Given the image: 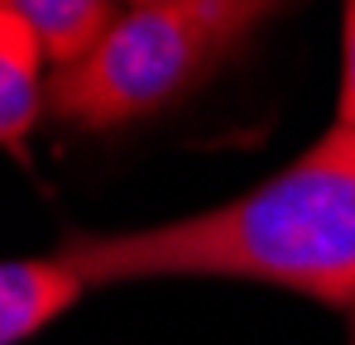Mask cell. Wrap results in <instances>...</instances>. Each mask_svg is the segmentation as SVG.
Wrapping results in <instances>:
<instances>
[{
	"mask_svg": "<svg viewBox=\"0 0 355 345\" xmlns=\"http://www.w3.org/2000/svg\"><path fill=\"white\" fill-rule=\"evenodd\" d=\"M351 345H355V307H351Z\"/></svg>",
	"mask_w": 355,
	"mask_h": 345,
	"instance_id": "obj_8",
	"label": "cell"
},
{
	"mask_svg": "<svg viewBox=\"0 0 355 345\" xmlns=\"http://www.w3.org/2000/svg\"><path fill=\"white\" fill-rule=\"evenodd\" d=\"M336 125L355 130V0H346V29H341V91H336Z\"/></svg>",
	"mask_w": 355,
	"mask_h": 345,
	"instance_id": "obj_6",
	"label": "cell"
},
{
	"mask_svg": "<svg viewBox=\"0 0 355 345\" xmlns=\"http://www.w3.org/2000/svg\"><path fill=\"white\" fill-rule=\"evenodd\" d=\"M0 5H10L15 15H24L34 24V34L49 48L53 72L82 62L120 24L116 0H0Z\"/></svg>",
	"mask_w": 355,
	"mask_h": 345,
	"instance_id": "obj_5",
	"label": "cell"
},
{
	"mask_svg": "<svg viewBox=\"0 0 355 345\" xmlns=\"http://www.w3.org/2000/svg\"><path fill=\"white\" fill-rule=\"evenodd\" d=\"M62 259L92 288L135 278H240L355 307V130L336 125L231 202L144 230H72Z\"/></svg>",
	"mask_w": 355,
	"mask_h": 345,
	"instance_id": "obj_1",
	"label": "cell"
},
{
	"mask_svg": "<svg viewBox=\"0 0 355 345\" xmlns=\"http://www.w3.org/2000/svg\"><path fill=\"white\" fill-rule=\"evenodd\" d=\"M135 10H149V5H168V0H130Z\"/></svg>",
	"mask_w": 355,
	"mask_h": 345,
	"instance_id": "obj_7",
	"label": "cell"
},
{
	"mask_svg": "<svg viewBox=\"0 0 355 345\" xmlns=\"http://www.w3.org/2000/svg\"><path fill=\"white\" fill-rule=\"evenodd\" d=\"M293 0H168L120 24L49 82V115L77 130H116L202 91Z\"/></svg>",
	"mask_w": 355,
	"mask_h": 345,
	"instance_id": "obj_2",
	"label": "cell"
},
{
	"mask_svg": "<svg viewBox=\"0 0 355 345\" xmlns=\"http://www.w3.org/2000/svg\"><path fill=\"white\" fill-rule=\"evenodd\" d=\"M92 283L72 269V259H62L58 249L44 254V259H10L0 269V341L5 345L34 341Z\"/></svg>",
	"mask_w": 355,
	"mask_h": 345,
	"instance_id": "obj_4",
	"label": "cell"
},
{
	"mask_svg": "<svg viewBox=\"0 0 355 345\" xmlns=\"http://www.w3.org/2000/svg\"><path fill=\"white\" fill-rule=\"evenodd\" d=\"M49 48L34 34V24L24 15H15L10 5H0V139L15 159H29V134L39 125V115L49 111V82L44 77Z\"/></svg>",
	"mask_w": 355,
	"mask_h": 345,
	"instance_id": "obj_3",
	"label": "cell"
}]
</instances>
